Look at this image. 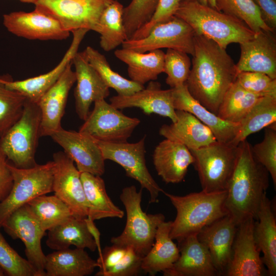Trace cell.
<instances>
[{"label": "cell", "mask_w": 276, "mask_h": 276, "mask_svg": "<svg viewBox=\"0 0 276 276\" xmlns=\"http://www.w3.org/2000/svg\"><path fill=\"white\" fill-rule=\"evenodd\" d=\"M225 49L195 34L192 67L185 82L191 95L215 114L238 74L236 64Z\"/></svg>", "instance_id": "cell-1"}, {"label": "cell", "mask_w": 276, "mask_h": 276, "mask_svg": "<svg viewBox=\"0 0 276 276\" xmlns=\"http://www.w3.org/2000/svg\"><path fill=\"white\" fill-rule=\"evenodd\" d=\"M238 148L236 163L226 190L225 206L238 225L248 218L257 219L262 199L269 187V174L256 159L246 140Z\"/></svg>", "instance_id": "cell-2"}, {"label": "cell", "mask_w": 276, "mask_h": 276, "mask_svg": "<svg viewBox=\"0 0 276 276\" xmlns=\"http://www.w3.org/2000/svg\"><path fill=\"white\" fill-rule=\"evenodd\" d=\"M176 210L170 236L177 241L197 234L204 227L227 215L225 206L226 190L209 192L203 190L184 196L163 192Z\"/></svg>", "instance_id": "cell-3"}, {"label": "cell", "mask_w": 276, "mask_h": 276, "mask_svg": "<svg viewBox=\"0 0 276 276\" xmlns=\"http://www.w3.org/2000/svg\"><path fill=\"white\" fill-rule=\"evenodd\" d=\"M175 16L189 24L196 34L224 49L231 43L249 40L256 34L239 19L194 1L181 0Z\"/></svg>", "instance_id": "cell-4"}, {"label": "cell", "mask_w": 276, "mask_h": 276, "mask_svg": "<svg viewBox=\"0 0 276 276\" xmlns=\"http://www.w3.org/2000/svg\"><path fill=\"white\" fill-rule=\"evenodd\" d=\"M142 189L134 186L124 188L120 195L126 212V222L122 233L112 237V244L130 248L142 258L153 245L157 228L165 220L162 213L147 214L141 208Z\"/></svg>", "instance_id": "cell-5"}, {"label": "cell", "mask_w": 276, "mask_h": 276, "mask_svg": "<svg viewBox=\"0 0 276 276\" xmlns=\"http://www.w3.org/2000/svg\"><path fill=\"white\" fill-rule=\"evenodd\" d=\"M41 114L37 104L26 99L20 118L0 137V148L13 166H35Z\"/></svg>", "instance_id": "cell-6"}, {"label": "cell", "mask_w": 276, "mask_h": 276, "mask_svg": "<svg viewBox=\"0 0 276 276\" xmlns=\"http://www.w3.org/2000/svg\"><path fill=\"white\" fill-rule=\"evenodd\" d=\"M13 185L8 196L0 202V227L13 212L40 195L53 192L55 163L50 161L30 168H19L8 163Z\"/></svg>", "instance_id": "cell-7"}, {"label": "cell", "mask_w": 276, "mask_h": 276, "mask_svg": "<svg viewBox=\"0 0 276 276\" xmlns=\"http://www.w3.org/2000/svg\"><path fill=\"white\" fill-rule=\"evenodd\" d=\"M190 151L202 190L209 192L226 190L236 163L238 146L216 141Z\"/></svg>", "instance_id": "cell-8"}, {"label": "cell", "mask_w": 276, "mask_h": 276, "mask_svg": "<svg viewBox=\"0 0 276 276\" xmlns=\"http://www.w3.org/2000/svg\"><path fill=\"white\" fill-rule=\"evenodd\" d=\"M146 135L136 143H110L95 140L105 160H112L121 166L127 176L139 182L141 188L150 194L149 203L158 202L159 193L164 191L150 173L146 164Z\"/></svg>", "instance_id": "cell-9"}, {"label": "cell", "mask_w": 276, "mask_h": 276, "mask_svg": "<svg viewBox=\"0 0 276 276\" xmlns=\"http://www.w3.org/2000/svg\"><path fill=\"white\" fill-rule=\"evenodd\" d=\"M141 121L124 114L105 99L94 102L79 131L95 140L110 143L127 142Z\"/></svg>", "instance_id": "cell-10"}, {"label": "cell", "mask_w": 276, "mask_h": 276, "mask_svg": "<svg viewBox=\"0 0 276 276\" xmlns=\"http://www.w3.org/2000/svg\"><path fill=\"white\" fill-rule=\"evenodd\" d=\"M113 0H36L34 4L55 17L70 32L86 29L100 32V18Z\"/></svg>", "instance_id": "cell-11"}, {"label": "cell", "mask_w": 276, "mask_h": 276, "mask_svg": "<svg viewBox=\"0 0 276 276\" xmlns=\"http://www.w3.org/2000/svg\"><path fill=\"white\" fill-rule=\"evenodd\" d=\"M195 33L182 19L173 16L155 26L143 38L126 40L122 48L145 53L162 48L178 50L193 55Z\"/></svg>", "instance_id": "cell-12"}, {"label": "cell", "mask_w": 276, "mask_h": 276, "mask_svg": "<svg viewBox=\"0 0 276 276\" xmlns=\"http://www.w3.org/2000/svg\"><path fill=\"white\" fill-rule=\"evenodd\" d=\"M2 227L13 239H20L25 246L27 260L35 269L37 276H46V256L41 240L45 234L28 204L18 208L5 220Z\"/></svg>", "instance_id": "cell-13"}, {"label": "cell", "mask_w": 276, "mask_h": 276, "mask_svg": "<svg viewBox=\"0 0 276 276\" xmlns=\"http://www.w3.org/2000/svg\"><path fill=\"white\" fill-rule=\"evenodd\" d=\"M55 163L53 192L71 210L74 217L85 219L88 206L81 179V173L64 151L53 154Z\"/></svg>", "instance_id": "cell-14"}, {"label": "cell", "mask_w": 276, "mask_h": 276, "mask_svg": "<svg viewBox=\"0 0 276 276\" xmlns=\"http://www.w3.org/2000/svg\"><path fill=\"white\" fill-rule=\"evenodd\" d=\"M3 24L11 33L29 39L62 40L70 33L55 17L37 7L30 12L4 14Z\"/></svg>", "instance_id": "cell-15"}, {"label": "cell", "mask_w": 276, "mask_h": 276, "mask_svg": "<svg viewBox=\"0 0 276 276\" xmlns=\"http://www.w3.org/2000/svg\"><path fill=\"white\" fill-rule=\"evenodd\" d=\"M255 219L248 218L238 226L225 275L264 276L268 274L254 236Z\"/></svg>", "instance_id": "cell-16"}, {"label": "cell", "mask_w": 276, "mask_h": 276, "mask_svg": "<svg viewBox=\"0 0 276 276\" xmlns=\"http://www.w3.org/2000/svg\"><path fill=\"white\" fill-rule=\"evenodd\" d=\"M49 136L63 149L80 173L100 176L104 173L105 160L94 139L79 131L66 130L62 127Z\"/></svg>", "instance_id": "cell-17"}, {"label": "cell", "mask_w": 276, "mask_h": 276, "mask_svg": "<svg viewBox=\"0 0 276 276\" xmlns=\"http://www.w3.org/2000/svg\"><path fill=\"white\" fill-rule=\"evenodd\" d=\"M72 63L75 67L77 83L74 91L76 111L79 118L85 121L92 103L108 97L109 88L89 63L84 51L78 52Z\"/></svg>", "instance_id": "cell-18"}, {"label": "cell", "mask_w": 276, "mask_h": 276, "mask_svg": "<svg viewBox=\"0 0 276 276\" xmlns=\"http://www.w3.org/2000/svg\"><path fill=\"white\" fill-rule=\"evenodd\" d=\"M86 29L73 31V40L68 49L58 64L48 73L25 80L13 81L9 78L0 76V81L8 88L16 91L27 99L37 103L42 96L57 81L67 65L78 52L79 47L86 34Z\"/></svg>", "instance_id": "cell-19"}, {"label": "cell", "mask_w": 276, "mask_h": 276, "mask_svg": "<svg viewBox=\"0 0 276 276\" xmlns=\"http://www.w3.org/2000/svg\"><path fill=\"white\" fill-rule=\"evenodd\" d=\"M240 57L236 64L238 73L258 72L276 79L275 33L261 30L254 37L240 43Z\"/></svg>", "instance_id": "cell-20"}, {"label": "cell", "mask_w": 276, "mask_h": 276, "mask_svg": "<svg viewBox=\"0 0 276 276\" xmlns=\"http://www.w3.org/2000/svg\"><path fill=\"white\" fill-rule=\"evenodd\" d=\"M70 62L57 81L42 96L37 105L41 114L40 136H50L61 126L71 88L76 82Z\"/></svg>", "instance_id": "cell-21"}, {"label": "cell", "mask_w": 276, "mask_h": 276, "mask_svg": "<svg viewBox=\"0 0 276 276\" xmlns=\"http://www.w3.org/2000/svg\"><path fill=\"white\" fill-rule=\"evenodd\" d=\"M238 225L228 214L204 227L197 234L207 248L219 275H225L230 261Z\"/></svg>", "instance_id": "cell-22"}, {"label": "cell", "mask_w": 276, "mask_h": 276, "mask_svg": "<svg viewBox=\"0 0 276 276\" xmlns=\"http://www.w3.org/2000/svg\"><path fill=\"white\" fill-rule=\"evenodd\" d=\"M109 100L110 104L118 109L137 107L146 114L153 113L168 117L172 122L177 120L173 105L172 88L162 89L158 82L150 81L146 88L129 96L118 95Z\"/></svg>", "instance_id": "cell-23"}, {"label": "cell", "mask_w": 276, "mask_h": 276, "mask_svg": "<svg viewBox=\"0 0 276 276\" xmlns=\"http://www.w3.org/2000/svg\"><path fill=\"white\" fill-rule=\"evenodd\" d=\"M179 256L164 276H215L219 275L207 248L197 234L189 235L178 241Z\"/></svg>", "instance_id": "cell-24"}, {"label": "cell", "mask_w": 276, "mask_h": 276, "mask_svg": "<svg viewBox=\"0 0 276 276\" xmlns=\"http://www.w3.org/2000/svg\"><path fill=\"white\" fill-rule=\"evenodd\" d=\"M172 88L175 110L193 114L210 129L218 142L229 143L235 137L240 129V123L223 120L209 110L191 95L185 83Z\"/></svg>", "instance_id": "cell-25"}, {"label": "cell", "mask_w": 276, "mask_h": 276, "mask_svg": "<svg viewBox=\"0 0 276 276\" xmlns=\"http://www.w3.org/2000/svg\"><path fill=\"white\" fill-rule=\"evenodd\" d=\"M153 162L158 175L164 181L177 183L185 178L194 158L185 145L165 139L155 147Z\"/></svg>", "instance_id": "cell-26"}, {"label": "cell", "mask_w": 276, "mask_h": 276, "mask_svg": "<svg viewBox=\"0 0 276 276\" xmlns=\"http://www.w3.org/2000/svg\"><path fill=\"white\" fill-rule=\"evenodd\" d=\"M177 120L163 125L159 133L165 139L185 145L190 150L197 149L216 141L210 129L193 114L176 110Z\"/></svg>", "instance_id": "cell-27"}, {"label": "cell", "mask_w": 276, "mask_h": 276, "mask_svg": "<svg viewBox=\"0 0 276 276\" xmlns=\"http://www.w3.org/2000/svg\"><path fill=\"white\" fill-rule=\"evenodd\" d=\"M256 243L263 254L262 259L268 274L276 275V219L272 204L264 194L254 226Z\"/></svg>", "instance_id": "cell-28"}, {"label": "cell", "mask_w": 276, "mask_h": 276, "mask_svg": "<svg viewBox=\"0 0 276 276\" xmlns=\"http://www.w3.org/2000/svg\"><path fill=\"white\" fill-rule=\"evenodd\" d=\"M85 249L69 248L56 250L46 256V276H87L97 266Z\"/></svg>", "instance_id": "cell-29"}, {"label": "cell", "mask_w": 276, "mask_h": 276, "mask_svg": "<svg viewBox=\"0 0 276 276\" xmlns=\"http://www.w3.org/2000/svg\"><path fill=\"white\" fill-rule=\"evenodd\" d=\"M114 54L128 65L130 80L140 84L156 80L164 72L165 53L160 49L141 53L122 48L116 50Z\"/></svg>", "instance_id": "cell-30"}, {"label": "cell", "mask_w": 276, "mask_h": 276, "mask_svg": "<svg viewBox=\"0 0 276 276\" xmlns=\"http://www.w3.org/2000/svg\"><path fill=\"white\" fill-rule=\"evenodd\" d=\"M172 222L164 221L158 225L154 242L142 258L141 269L150 275L169 269L179 257L178 247L170 236Z\"/></svg>", "instance_id": "cell-31"}, {"label": "cell", "mask_w": 276, "mask_h": 276, "mask_svg": "<svg viewBox=\"0 0 276 276\" xmlns=\"http://www.w3.org/2000/svg\"><path fill=\"white\" fill-rule=\"evenodd\" d=\"M48 231L46 244L52 249H64L71 245L79 248H88L92 251L97 249L95 242L87 228L85 219L73 216Z\"/></svg>", "instance_id": "cell-32"}, {"label": "cell", "mask_w": 276, "mask_h": 276, "mask_svg": "<svg viewBox=\"0 0 276 276\" xmlns=\"http://www.w3.org/2000/svg\"><path fill=\"white\" fill-rule=\"evenodd\" d=\"M80 177L88 206V217L95 221L124 217V211L116 205L108 195L104 181L100 176L82 172Z\"/></svg>", "instance_id": "cell-33"}, {"label": "cell", "mask_w": 276, "mask_h": 276, "mask_svg": "<svg viewBox=\"0 0 276 276\" xmlns=\"http://www.w3.org/2000/svg\"><path fill=\"white\" fill-rule=\"evenodd\" d=\"M276 97H263L240 122L239 130L229 143L238 146L249 135L263 128L275 126Z\"/></svg>", "instance_id": "cell-34"}, {"label": "cell", "mask_w": 276, "mask_h": 276, "mask_svg": "<svg viewBox=\"0 0 276 276\" xmlns=\"http://www.w3.org/2000/svg\"><path fill=\"white\" fill-rule=\"evenodd\" d=\"M262 97L245 90L236 80L223 97L216 114L223 120L239 123Z\"/></svg>", "instance_id": "cell-35"}, {"label": "cell", "mask_w": 276, "mask_h": 276, "mask_svg": "<svg viewBox=\"0 0 276 276\" xmlns=\"http://www.w3.org/2000/svg\"><path fill=\"white\" fill-rule=\"evenodd\" d=\"M124 8L118 1H112L101 15L100 45L106 52L116 49L127 40L123 19Z\"/></svg>", "instance_id": "cell-36"}, {"label": "cell", "mask_w": 276, "mask_h": 276, "mask_svg": "<svg viewBox=\"0 0 276 276\" xmlns=\"http://www.w3.org/2000/svg\"><path fill=\"white\" fill-rule=\"evenodd\" d=\"M27 204L45 232L73 216L68 206L55 195H40Z\"/></svg>", "instance_id": "cell-37"}, {"label": "cell", "mask_w": 276, "mask_h": 276, "mask_svg": "<svg viewBox=\"0 0 276 276\" xmlns=\"http://www.w3.org/2000/svg\"><path fill=\"white\" fill-rule=\"evenodd\" d=\"M84 52L89 63L108 87L114 89L118 95L129 96L145 88L144 85L125 78L112 70L106 57L93 48L88 46Z\"/></svg>", "instance_id": "cell-38"}, {"label": "cell", "mask_w": 276, "mask_h": 276, "mask_svg": "<svg viewBox=\"0 0 276 276\" xmlns=\"http://www.w3.org/2000/svg\"><path fill=\"white\" fill-rule=\"evenodd\" d=\"M215 10L244 22L252 31H272L263 21L258 7L252 0H215Z\"/></svg>", "instance_id": "cell-39"}, {"label": "cell", "mask_w": 276, "mask_h": 276, "mask_svg": "<svg viewBox=\"0 0 276 276\" xmlns=\"http://www.w3.org/2000/svg\"><path fill=\"white\" fill-rule=\"evenodd\" d=\"M26 100L0 81V137L20 118Z\"/></svg>", "instance_id": "cell-40"}, {"label": "cell", "mask_w": 276, "mask_h": 276, "mask_svg": "<svg viewBox=\"0 0 276 276\" xmlns=\"http://www.w3.org/2000/svg\"><path fill=\"white\" fill-rule=\"evenodd\" d=\"M159 0H131L124 8L123 19L127 40L147 24L152 16Z\"/></svg>", "instance_id": "cell-41"}, {"label": "cell", "mask_w": 276, "mask_h": 276, "mask_svg": "<svg viewBox=\"0 0 276 276\" xmlns=\"http://www.w3.org/2000/svg\"><path fill=\"white\" fill-rule=\"evenodd\" d=\"M191 66V60L187 53L168 49L165 55L164 66V72L167 75L166 83L171 88L185 84L189 76Z\"/></svg>", "instance_id": "cell-42"}, {"label": "cell", "mask_w": 276, "mask_h": 276, "mask_svg": "<svg viewBox=\"0 0 276 276\" xmlns=\"http://www.w3.org/2000/svg\"><path fill=\"white\" fill-rule=\"evenodd\" d=\"M0 267L5 275L37 276V273L32 265L8 244L1 231Z\"/></svg>", "instance_id": "cell-43"}, {"label": "cell", "mask_w": 276, "mask_h": 276, "mask_svg": "<svg viewBox=\"0 0 276 276\" xmlns=\"http://www.w3.org/2000/svg\"><path fill=\"white\" fill-rule=\"evenodd\" d=\"M253 154L268 171L275 189L276 186V129L268 127L265 130L262 142L251 146Z\"/></svg>", "instance_id": "cell-44"}, {"label": "cell", "mask_w": 276, "mask_h": 276, "mask_svg": "<svg viewBox=\"0 0 276 276\" xmlns=\"http://www.w3.org/2000/svg\"><path fill=\"white\" fill-rule=\"evenodd\" d=\"M236 81L245 90L260 97H276V79L258 72H241Z\"/></svg>", "instance_id": "cell-45"}, {"label": "cell", "mask_w": 276, "mask_h": 276, "mask_svg": "<svg viewBox=\"0 0 276 276\" xmlns=\"http://www.w3.org/2000/svg\"><path fill=\"white\" fill-rule=\"evenodd\" d=\"M181 0H159L150 20L139 29L130 39L146 37L157 25L165 22L175 15Z\"/></svg>", "instance_id": "cell-46"}, {"label": "cell", "mask_w": 276, "mask_h": 276, "mask_svg": "<svg viewBox=\"0 0 276 276\" xmlns=\"http://www.w3.org/2000/svg\"><path fill=\"white\" fill-rule=\"evenodd\" d=\"M142 258L132 249L127 248L126 254L122 259L100 276L137 275L142 270Z\"/></svg>", "instance_id": "cell-47"}, {"label": "cell", "mask_w": 276, "mask_h": 276, "mask_svg": "<svg viewBox=\"0 0 276 276\" xmlns=\"http://www.w3.org/2000/svg\"><path fill=\"white\" fill-rule=\"evenodd\" d=\"M127 248L112 244L105 247L96 261L99 271L95 275L100 276L102 273L114 266L124 257Z\"/></svg>", "instance_id": "cell-48"}, {"label": "cell", "mask_w": 276, "mask_h": 276, "mask_svg": "<svg viewBox=\"0 0 276 276\" xmlns=\"http://www.w3.org/2000/svg\"><path fill=\"white\" fill-rule=\"evenodd\" d=\"M7 160L0 148V202L8 196L13 185V177Z\"/></svg>", "instance_id": "cell-49"}, {"label": "cell", "mask_w": 276, "mask_h": 276, "mask_svg": "<svg viewBox=\"0 0 276 276\" xmlns=\"http://www.w3.org/2000/svg\"><path fill=\"white\" fill-rule=\"evenodd\" d=\"M260 9L262 19L274 32L276 30L275 0H252Z\"/></svg>", "instance_id": "cell-50"}, {"label": "cell", "mask_w": 276, "mask_h": 276, "mask_svg": "<svg viewBox=\"0 0 276 276\" xmlns=\"http://www.w3.org/2000/svg\"><path fill=\"white\" fill-rule=\"evenodd\" d=\"M85 221L86 224L87 228L95 242L97 246V249H98L99 256L102 253L100 243V232L95 225L94 222V221L93 220L87 217L86 218H85Z\"/></svg>", "instance_id": "cell-51"}, {"label": "cell", "mask_w": 276, "mask_h": 276, "mask_svg": "<svg viewBox=\"0 0 276 276\" xmlns=\"http://www.w3.org/2000/svg\"><path fill=\"white\" fill-rule=\"evenodd\" d=\"M192 1H194L197 2L198 3L202 5L208 6L207 0H192Z\"/></svg>", "instance_id": "cell-52"}, {"label": "cell", "mask_w": 276, "mask_h": 276, "mask_svg": "<svg viewBox=\"0 0 276 276\" xmlns=\"http://www.w3.org/2000/svg\"><path fill=\"white\" fill-rule=\"evenodd\" d=\"M20 2L26 3H32L34 4L36 0H19Z\"/></svg>", "instance_id": "cell-53"}, {"label": "cell", "mask_w": 276, "mask_h": 276, "mask_svg": "<svg viewBox=\"0 0 276 276\" xmlns=\"http://www.w3.org/2000/svg\"><path fill=\"white\" fill-rule=\"evenodd\" d=\"M4 275H5V274L4 271L3 270V269L0 267V276H4Z\"/></svg>", "instance_id": "cell-54"}, {"label": "cell", "mask_w": 276, "mask_h": 276, "mask_svg": "<svg viewBox=\"0 0 276 276\" xmlns=\"http://www.w3.org/2000/svg\"><path fill=\"white\" fill-rule=\"evenodd\" d=\"M113 1H118V0H113Z\"/></svg>", "instance_id": "cell-55"}]
</instances>
